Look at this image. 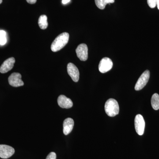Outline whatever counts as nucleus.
<instances>
[{
  "instance_id": "obj_1",
  "label": "nucleus",
  "mask_w": 159,
  "mask_h": 159,
  "mask_svg": "<svg viewBox=\"0 0 159 159\" xmlns=\"http://www.w3.org/2000/svg\"><path fill=\"white\" fill-rule=\"evenodd\" d=\"M69 37L70 35L67 32H63L58 35L51 44V51L55 52L62 49L68 43Z\"/></svg>"
},
{
  "instance_id": "obj_2",
  "label": "nucleus",
  "mask_w": 159,
  "mask_h": 159,
  "mask_svg": "<svg viewBox=\"0 0 159 159\" xmlns=\"http://www.w3.org/2000/svg\"><path fill=\"white\" fill-rule=\"evenodd\" d=\"M105 111L110 117H114L119 113V107L118 102L116 99H109L105 104Z\"/></svg>"
},
{
  "instance_id": "obj_3",
  "label": "nucleus",
  "mask_w": 159,
  "mask_h": 159,
  "mask_svg": "<svg viewBox=\"0 0 159 159\" xmlns=\"http://www.w3.org/2000/svg\"><path fill=\"white\" fill-rule=\"evenodd\" d=\"M150 77V72L148 70L145 71L139 77L136 84L135 89L136 91L142 90L148 83Z\"/></svg>"
},
{
  "instance_id": "obj_4",
  "label": "nucleus",
  "mask_w": 159,
  "mask_h": 159,
  "mask_svg": "<svg viewBox=\"0 0 159 159\" xmlns=\"http://www.w3.org/2000/svg\"><path fill=\"white\" fill-rule=\"evenodd\" d=\"M134 124L135 128L137 134L139 135H142L145 131V122L142 115L139 114L136 116Z\"/></svg>"
},
{
  "instance_id": "obj_5",
  "label": "nucleus",
  "mask_w": 159,
  "mask_h": 159,
  "mask_svg": "<svg viewBox=\"0 0 159 159\" xmlns=\"http://www.w3.org/2000/svg\"><path fill=\"white\" fill-rule=\"evenodd\" d=\"M112 61L108 57H105L102 58L99 65V71L102 74L107 73L110 70L113 66Z\"/></svg>"
},
{
  "instance_id": "obj_6",
  "label": "nucleus",
  "mask_w": 159,
  "mask_h": 159,
  "mask_svg": "<svg viewBox=\"0 0 159 159\" xmlns=\"http://www.w3.org/2000/svg\"><path fill=\"white\" fill-rule=\"evenodd\" d=\"M77 57L82 61H85L88 58V48L86 44H80L76 50Z\"/></svg>"
},
{
  "instance_id": "obj_7",
  "label": "nucleus",
  "mask_w": 159,
  "mask_h": 159,
  "mask_svg": "<svg viewBox=\"0 0 159 159\" xmlns=\"http://www.w3.org/2000/svg\"><path fill=\"white\" fill-rule=\"evenodd\" d=\"M9 84L14 87H18L24 85V83L21 80V75L19 73H14L9 77Z\"/></svg>"
},
{
  "instance_id": "obj_8",
  "label": "nucleus",
  "mask_w": 159,
  "mask_h": 159,
  "mask_svg": "<svg viewBox=\"0 0 159 159\" xmlns=\"http://www.w3.org/2000/svg\"><path fill=\"white\" fill-rule=\"evenodd\" d=\"M15 153L14 148L6 145H0V157L8 159L12 156Z\"/></svg>"
},
{
  "instance_id": "obj_9",
  "label": "nucleus",
  "mask_w": 159,
  "mask_h": 159,
  "mask_svg": "<svg viewBox=\"0 0 159 159\" xmlns=\"http://www.w3.org/2000/svg\"><path fill=\"white\" fill-rule=\"evenodd\" d=\"M67 72L70 77L74 82H78L79 79V71L75 65L69 63L67 65Z\"/></svg>"
},
{
  "instance_id": "obj_10",
  "label": "nucleus",
  "mask_w": 159,
  "mask_h": 159,
  "mask_svg": "<svg viewBox=\"0 0 159 159\" xmlns=\"http://www.w3.org/2000/svg\"><path fill=\"white\" fill-rule=\"evenodd\" d=\"M15 62V59L13 57H10L6 60L1 66L0 72L2 74H5L11 70L14 66Z\"/></svg>"
},
{
  "instance_id": "obj_11",
  "label": "nucleus",
  "mask_w": 159,
  "mask_h": 159,
  "mask_svg": "<svg viewBox=\"0 0 159 159\" xmlns=\"http://www.w3.org/2000/svg\"><path fill=\"white\" fill-rule=\"evenodd\" d=\"M57 103L61 107L63 108L69 109L72 107L73 102L70 99L67 98L64 95H60L57 99Z\"/></svg>"
},
{
  "instance_id": "obj_12",
  "label": "nucleus",
  "mask_w": 159,
  "mask_h": 159,
  "mask_svg": "<svg viewBox=\"0 0 159 159\" xmlns=\"http://www.w3.org/2000/svg\"><path fill=\"white\" fill-rule=\"evenodd\" d=\"M63 133L66 135L70 133L74 126V121L71 118H67L64 120L63 124Z\"/></svg>"
},
{
  "instance_id": "obj_13",
  "label": "nucleus",
  "mask_w": 159,
  "mask_h": 159,
  "mask_svg": "<svg viewBox=\"0 0 159 159\" xmlns=\"http://www.w3.org/2000/svg\"><path fill=\"white\" fill-rule=\"evenodd\" d=\"M38 24L41 29L44 30L47 29L48 25L47 16L45 15L41 16L39 19Z\"/></svg>"
},
{
  "instance_id": "obj_14",
  "label": "nucleus",
  "mask_w": 159,
  "mask_h": 159,
  "mask_svg": "<svg viewBox=\"0 0 159 159\" xmlns=\"http://www.w3.org/2000/svg\"><path fill=\"white\" fill-rule=\"evenodd\" d=\"M95 2L99 9H104L107 4L114 3L115 0H95Z\"/></svg>"
},
{
  "instance_id": "obj_15",
  "label": "nucleus",
  "mask_w": 159,
  "mask_h": 159,
  "mask_svg": "<svg viewBox=\"0 0 159 159\" xmlns=\"http://www.w3.org/2000/svg\"><path fill=\"white\" fill-rule=\"evenodd\" d=\"M151 105L155 110L159 109V96L157 93L154 94L151 98Z\"/></svg>"
},
{
  "instance_id": "obj_16",
  "label": "nucleus",
  "mask_w": 159,
  "mask_h": 159,
  "mask_svg": "<svg viewBox=\"0 0 159 159\" xmlns=\"http://www.w3.org/2000/svg\"><path fill=\"white\" fill-rule=\"evenodd\" d=\"M147 3L151 8H154L157 6L156 0H147Z\"/></svg>"
},
{
  "instance_id": "obj_17",
  "label": "nucleus",
  "mask_w": 159,
  "mask_h": 159,
  "mask_svg": "<svg viewBox=\"0 0 159 159\" xmlns=\"http://www.w3.org/2000/svg\"><path fill=\"white\" fill-rule=\"evenodd\" d=\"M46 159H56V153L54 152H51L49 154Z\"/></svg>"
},
{
  "instance_id": "obj_18",
  "label": "nucleus",
  "mask_w": 159,
  "mask_h": 159,
  "mask_svg": "<svg viewBox=\"0 0 159 159\" xmlns=\"http://www.w3.org/2000/svg\"><path fill=\"white\" fill-rule=\"evenodd\" d=\"M6 42H7V39H6V36L0 37V45H4L6 44Z\"/></svg>"
},
{
  "instance_id": "obj_19",
  "label": "nucleus",
  "mask_w": 159,
  "mask_h": 159,
  "mask_svg": "<svg viewBox=\"0 0 159 159\" xmlns=\"http://www.w3.org/2000/svg\"><path fill=\"white\" fill-rule=\"evenodd\" d=\"M6 31L3 30H0V37H5L6 36Z\"/></svg>"
},
{
  "instance_id": "obj_20",
  "label": "nucleus",
  "mask_w": 159,
  "mask_h": 159,
  "mask_svg": "<svg viewBox=\"0 0 159 159\" xmlns=\"http://www.w3.org/2000/svg\"><path fill=\"white\" fill-rule=\"evenodd\" d=\"M27 2L31 4H35L37 2V0H26Z\"/></svg>"
},
{
  "instance_id": "obj_21",
  "label": "nucleus",
  "mask_w": 159,
  "mask_h": 159,
  "mask_svg": "<svg viewBox=\"0 0 159 159\" xmlns=\"http://www.w3.org/2000/svg\"><path fill=\"white\" fill-rule=\"evenodd\" d=\"M70 2V0H62V2L63 4H66Z\"/></svg>"
},
{
  "instance_id": "obj_22",
  "label": "nucleus",
  "mask_w": 159,
  "mask_h": 159,
  "mask_svg": "<svg viewBox=\"0 0 159 159\" xmlns=\"http://www.w3.org/2000/svg\"><path fill=\"white\" fill-rule=\"evenodd\" d=\"M156 1L157 7L158 9L159 10V0H156Z\"/></svg>"
},
{
  "instance_id": "obj_23",
  "label": "nucleus",
  "mask_w": 159,
  "mask_h": 159,
  "mask_svg": "<svg viewBox=\"0 0 159 159\" xmlns=\"http://www.w3.org/2000/svg\"><path fill=\"white\" fill-rule=\"evenodd\" d=\"M2 0H0V4L2 3Z\"/></svg>"
}]
</instances>
